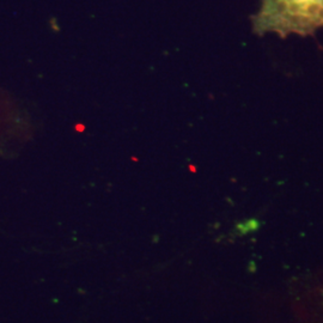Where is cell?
Wrapping results in <instances>:
<instances>
[{
	"mask_svg": "<svg viewBox=\"0 0 323 323\" xmlns=\"http://www.w3.org/2000/svg\"><path fill=\"white\" fill-rule=\"evenodd\" d=\"M251 23L260 36H311L323 27V0H260Z\"/></svg>",
	"mask_w": 323,
	"mask_h": 323,
	"instance_id": "cell-1",
	"label": "cell"
}]
</instances>
